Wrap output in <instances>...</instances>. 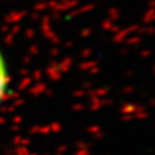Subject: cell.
<instances>
[{"instance_id": "6da1fadb", "label": "cell", "mask_w": 155, "mask_h": 155, "mask_svg": "<svg viewBox=\"0 0 155 155\" xmlns=\"http://www.w3.org/2000/svg\"><path fill=\"white\" fill-rule=\"evenodd\" d=\"M14 85V74L4 48L0 44V109L9 100Z\"/></svg>"}]
</instances>
